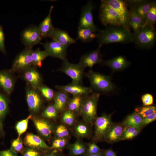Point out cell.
<instances>
[{"instance_id":"cell-1","label":"cell","mask_w":156,"mask_h":156,"mask_svg":"<svg viewBox=\"0 0 156 156\" xmlns=\"http://www.w3.org/2000/svg\"><path fill=\"white\" fill-rule=\"evenodd\" d=\"M98 34L99 45L116 43H127L133 41V34L123 26H108Z\"/></svg>"},{"instance_id":"cell-2","label":"cell","mask_w":156,"mask_h":156,"mask_svg":"<svg viewBox=\"0 0 156 156\" xmlns=\"http://www.w3.org/2000/svg\"><path fill=\"white\" fill-rule=\"evenodd\" d=\"M90 94L83 97L80 112L85 121L92 124L97 117V105L100 94L94 92Z\"/></svg>"},{"instance_id":"cell-3","label":"cell","mask_w":156,"mask_h":156,"mask_svg":"<svg viewBox=\"0 0 156 156\" xmlns=\"http://www.w3.org/2000/svg\"><path fill=\"white\" fill-rule=\"evenodd\" d=\"M89 79L92 89L103 92L114 91L116 86L111 81V76L106 75L92 70H90L85 74Z\"/></svg>"},{"instance_id":"cell-4","label":"cell","mask_w":156,"mask_h":156,"mask_svg":"<svg viewBox=\"0 0 156 156\" xmlns=\"http://www.w3.org/2000/svg\"><path fill=\"white\" fill-rule=\"evenodd\" d=\"M133 34V41L137 46L140 48L150 49L154 44L156 39L154 26L148 25L142 27Z\"/></svg>"},{"instance_id":"cell-5","label":"cell","mask_w":156,"mask_h":156,"mask_svg":"<svg viewBox=\"0 0 156 156\" xmlns=\"http://www.w3.org/2000/svg\"><path fill=\"white\" fill-rule=\"evenodd\" d=\"M99 19L101 24L106 27L108 26H123L120 18L113 9L101 1Z\"/></svg>"},{"instance_id":"cell-6","label":"cell","mask_w":156,"mask_h":156,"mask_svg":"<svg viewBox=\"0 0 156 156\" xmlns=\"http://www.w3.org/2000/svg\"><path fill=\"white\" fill-rule=\"evenodd\" d=\"M85 69L79 63H70L66 58L63 60L62 66L58 70L64 73L70 78L72 80V82L80 84Z\"/></svg>"},{"instance_id":"cell-7","label":"cell","mask_w":156,"mask_h":156,"mask_svg":"<svg viewBox=\"0 0 156 156\" xmlns=\"http://www.w3.org/2000/svg\"><path fill=\"white\" fill-rule=\"evenodd\" d=\"M32 49L25 48L15 57L9 70L12 73H21L32 66L31 52Z\"/></svg>"},{"instance_id":"cell-8","label":"cell","mask_w":156,"mask_h":156,"mask_svg":"<svg viewBox=\"0 0 156 156\" xmlns=\"http://www.w3.org/2000/svg\"><path fill=\"white\" fill-rule=\"evenodd\" d=\"M111 116V115L104 114L95 119L94 138L96 140L99 141L105 139L113 123Z\"/></svg>"},{"instance_id":"cell-9","label":"cell","mask_w":156,"mask_h":156,"mask_svg":"<svg viewBox=\"0 0 156 156\" xmlns=\"http://www.w3.org/2000/svg\"><path fill=\"white\" fill-rule=\"evenodd\" d=\"M94 5L92 1H88L82 8L78 28L89 29L94 32L99 31L93 21L92 11Z\"/></svg>"},{"instance_id":"cell-10","label":"cell","mask_w":156,"mask_h":156,"mask_svg":"<svg viewBox=\"0 0 156 156\" xmlns=\"http://www.w3.org/2000/svg\"><path fill=\"white\" fill-rule=\"evenodd\" d=\"M26 98L29 108L31 112L36 113L40 110L43 104V97L37 89L27 84Z\"/></svg>"},{"instance_id":"cell-11","label":"cell","mask_w":156,"mask_h":156,"mask_svg":"<svg viewBox=\"0 0 156 156\" xmlns=\"http://www.w3.org/2000/svg\"><path fill=\"white\" fill-rule=\"evenodd\" d=\"M101 1L115 10L119 16L123 27L129 29L128 22L129 13L125 1L103 0Z\"/></svg>"},{"instance_id":"cell-12","label":"cell","mask_w":156,"mask_h":156,"mask_svg":"<svg viewBox=\"0 0 156 156\" xmlns=\"http://www.w3.org/2000/svg\"><path fill=\"white\" fill-rule=\"evenodd\" d=\"M21 40L26 48L32 49L36 44L40 43L41 39L38 27L31 25L25 29L22 32Z\"/></svg>"},{"instance_id":"cell-13","label":"cell","mask_w":156,"mask_h":156,"mask_svg":"<svg viewBox=\"0 0 156 156\" xmlns=\"http://www.w3.org/2000/svg\"><path fill=\"white\" fill-rule=\"evenodd\" d=\"M44 51L48 56L59 58L63 60L66 59L67 47L57 41L52 40L43 44Z\"/></svg>"},{"instance_id":"cell-14","label":"cell","mask_w":156,"mask_h":156,"mask_svg":"<svg viewBox=\"0 0 156 156\" xmlns=\"http://www.w3.org/2000/svg\"><path fill=\"white\" fill-rule=\"evenodd\" d=\"M20 73L22 78L32 88L37 89L42 84V78L36 67L32 65Z\"/></svg>"},{"instance_id":"cell-15","label":"cell","mask_w":156,"mask_h":156,"mask_svg":"<svg viewBox=\"0 0 156 156\" xmlns=\"http://www.w3.org/2000/svg\"><path fill=\"white\" fill-rule=\"evenodd\" d=\"M101 47L99 45L96 49L83 55L80 58L79 63L85 68L88 67L91 69L95 64L101 63L103 61L100 51Z\"/></svg>"},{"instance_id":"cell-16","label":"cell","mask_w":156,"mask_h":156,"mask_svg":"<svg viewBox=\"0 0 156 156\" xmlns=\"http://www.w3.org/2000/svg\"><path fill=\"white\" fill-rule=\"evenodd\" d=\"M15 80L10 70H0V89L7 96H9L14 89Z\"/></svg>"},{"instance_id":"cell-17","label":"cell","mask_w":156,"mask_h":156,"mask_svg":"<svg viewBox=\"0 0 156 156\" xmlns=\"http://www.w3.org/2000/svg\"><path fill=\"white\" fill-rule=\"evenodd\" d=\"M55 88L59 90L62 91L73 96H83L91 94L93 89L91 87L83 86L80 84L73 82L64 86H57Z\"/></svg>"},{"instance_id":"cell-18","label":"cell","mask_w":156,"mask_h":156,"mask_svg":"<svg viewBox=\"0 0 156 156\" xmlns=\"http://www.w3.org/2000/svg\"><path fill=\"white\" fill-rule=\"evenodd\" d=\"M53 8V6H51L48 14L38 27L41 39L47 37L51 38L55 29L53 25L51 18Z\"/></svg>"},{"instance_id":"cell-19","label":"cell","mask_w":156,"mask_h":156,"mask_svg":"<svg viewBox=\"0 0 156 156\" xmlns=\"http://www.w3.org/2000/svg\"><path fill=\"white\" fill-rule=\"evenodd\" d=\"M24 143L29 147L37 150L49 149L50 147L39 136L31 133L27 134L24 138Z\"/></svg>"},{"instance_id":"cell-20","label":"cell","mask_w":156,"mask_h":156,"mask_svg":"<svg viewBox=\"0 0 156 156\" xmlns=\"http://www.w3.org/2000/svg\"><path fill=\"white\" fill-rule=\"evenodd\" d=\"M101 63L109 67L113 72L122 70L131 64V62L128 61L125 57L122 55L103 61Z\"/></svg>"},{"instance_id":"cell-21","label":"cell","mask_w":156,"mask_h":156,"mask_svg":"<svg viewBox=\"0 0 156 156\" xmlns=\"http://www.w3.org/2000/svg\"><path fill=\"white\" fill-rule=\"evenodd\" d=\"M50 38L67 47L70 44L76 42V40L72 38L67 31L58 28H55Z\"/></svg>"},{"instance_id":"cell-22","label":"cell","mask_w":156,"mask_h":156,"mask_svg":"<svg viewBox=\"0 0 156 156\" xmlns=\"http://www.w3.org/2000/svg\"><path fill=\"white\" fill-rule=\"evenodd\" d=\"M123 125V124L113 123L105 139L110 143L121 140L123 131L125 127Z\"/></svg>"},{"instance_id":"cell-23","label":"cell","mask_w":156,"mask_h":156,"mask_svg":"<svg viewBox=\"0 0 156 156\" xmlns=\"http://www.w3.org/2000/svg\"><path fill=\"white\" fill-rule=\"evenodd\" d=\"M33 120L36 129L41 135L46 138L50 136L52 128L49 122L44 119L37 118H33Z\"/></svg>"},{"instance_id":"cell-24","label":"cell","mask_w":156,"mask_h":156,"mask_svg":"<svg viewBox=\"0 0 156 156\" xmlns=\"http://www.w3.org/2000/svg\"><path fill=\"white\" fill-rule=\"evenodd\" d=\"M69 97L68 94L62 91L59 90L55 93L53 105L58 112L64 109L68 102Z\"/></svg>"},{"instance_id":"cell-25","label":"cell","mask_w":156,"mask_h":156,"mask_svg":"<svg viewBox=\"0 0 156 156\" xmlns=\"http://www.w3.org/2000/svg\"><path fill=\"white\" fill-rule=\"evenodd\" d=\"M129 13V24L133 30V34H134L142 27L144 21L135 13L133 8H131Z\"/></svg>"},{"instance_id":"cell-26","label":"cell","mask_w":156,"mask_h":156,"mask_svg":"<svg viewBox=\"0 0 156 156\" xmlns=\"http://www.w3.org/2000/svg\"><path fill=\"white\" fill-rule=\"evenodd\" d=\"M154 1L141 0L140 2L133 8L135 13L144 21L146 14Z\"/></svg>"},{"instance_id":"cell-27","label":"cell","mask_w":156,"mask_h":156,"mask_svg":"<svg viewBox=\"0 0 156 156\" xmlns=\"http://www.w3.org/2000/svg\"><path fill=\"white\" fill-rule=\"evenodd\" d=\"M98 34L96 32L88 28H78L77 39L83 42H89L97 38Z\"/></svg>"},{"instance_id":"cell-28","label":"cell","mask_w":156,"mask_h":156,"mask_svg":"<svg viewBox=\"0 0 156 156\" xmlns=\"http://www.w3.org/2000/svg\"><path fill=\"white\" fill-rule=\"evenodd\" d=\"M8 111V100L0 89V127L3 131V121Z\"/></svg>"},{"instance_id":"cell-29","label":"cell","mask_w":156,"mask_h":156,"mask_svg":"<svg viewBox=\"0 0 156 156\" xmlns=\"http://www.w3.org/2000/svg\"><path fill=\"white\" fill-rule=\"evenodd\" d=\"M143 118L140 115L134 112L126 117L123 124L125 127L129 126L141 129Z\"/></svg>"},{"instance_id":"cell-30","label":"cell","mask_w":156,"mask_h":156,"mask_svg":"<svg viewBox=\"0 0 156 156\" xmlns=\"http://www.w3.org/2000/svg\"><path fill=\"white\" fill-rule=\"evenodd\" d=\"M31 56L32 65L39 68L42 67L43 61L48 56L44 50L42 51L39 48L35 50H32Z\"/></svg>"},{"instance_id":"cell-31","label":"cell","mask_w":156,"mask_h":156,"mask_svg":"<svg viewBox=\"0 0 156 156\" xmlns=\"http://www.w3.org/2000/svg\"><path fill=\"white\" fill-rule=\"evenodd\" d=\"M69 150L70 155L75 156L84 154L86 153L87 149L82 142L77 140L70 145Z\"/></svg>"},{"instance_id":"cell-32","label":"cell","mask_w":156,"mask_h":156,"mask_svg":"<svg viewBox=\"0 0 156 156\" xmlns=\"http://www.w3.org/2000/svg\"><path fill=\"white\" fill-rule=\"evenodd\" d=\"M156 22V3L154 1L146 14L142 27L148 25L154 26Z\"/></svg>"},{"instance_id":"cell-33","label":"cell","mask_w":156,"mask_h":156,"mask_svg":"<svg viewBox=\"0 0 156 156\" xmlns=\"http://www.w3.org/2000/svg\"><path fill=\"white\" fill-rule=\"evenodd\" d=\"M83 96L80 95L73 96L68 103V109L73 112L79 111L81 107Z\"/></svg>"},{"instance_id":"cell-34","label":"cell","mask_w":156,"mask_h":156,"mask_svg":"<svg viewBox=\"0 0 156 156\" xmlns=\"http://www.w3.org/2000/svg\"><path fill=\"white\" fill-rule=\"evenodd\" d=\"M121 138V140L133 139L137 135L141 129L132 127H125Z\"/></svg>"},{"instance_id":"cell-35","label":"cell","mask_w":156,"mask_h":156,"mask_svg":"<svg viewBox=\"0 0 156 156\" xmlns=\"http://www.w3.org/2000/svg\"><path fill=\"white\" fill-rule=\"evenodd\" d=\"M143 118L156 112L155 106H144L136 108L135 112Z\"/></svg>"},{"instance_id":"cell-36","label":"cell","mask_w":156,"mask_h":156,"mask_svg":"<svg viewBox=\"0 0 156 156\" xmlns=\"http://www.w3.org/2000/svg\"><path fill=\"white\" fill-rule=\"evenodd\" d=\"M32 116L31 114H30L26 118L19 121L16 124L15 129L18 134V138H20L21 135L26 132L29 121Z\"/></svg>"},{"instance_id":"cell-37","label":"cell","mask_w":156,"mask_h":156,"mask_svg":"<svg viewBox=\"0 0 156 156\" xmlns=\"http://www.w3.org/2000/svg\"><path fill=\"white\" fill-rule=\"evenodd\" d=\"M41 95L47 100L50 101L53 99L55 93L50 88L42 84L37 89Z\"/></svg>"},{"instance_id":"cell-38","label":"cell","mask_w":156,"mask_h":156,"mask_svg":"<svg viewBox=\"0 0 156 156\" xmlns=\"http://www.w3.org/2000/svg\"><path fill=\"white\" fill-rule=\"evenodd\" d=\"M75 132L76 135L78 137H83L88 135L89 129L86 125L81 123L78 124L76 127Z\"/></svg>"},{"instance_id":"cell-39","label":"cell","mask_w":156,"mask_h":156,"mask_svg":"<svg viewBox=\"0 0 156 156\" xmlns=\"http://www.w3.org/2000/svg\"><path fill=\"white\" fill-rule=\"evenodd\" d=\"M57 110L53 105L47 106L43 112L42 116L46 118L53 119L55 118L57 116Z\"/></svg>"},{"instance_id":"cell-40","label":"cell","mask_w":156,"mask_h":156,"mask_svg":"<svg viewBox=\"0 0 156 156\" xmlns=\"http://www.w3.org/2000/svg\"><path fill=\"white\" fill-rule=\"evenodd\" d=\"M62 119L65 124L68 125H72L75 120L74 112L68 109L65 110L63 114Z\"/></svg>"},{"instance_id":"cell-41","label":"cell","mask_w":156,"mask_h":156,"mask_svg":"<svg viewBox=\"0 0 156 156\" xmlns=\"http://www.w3.org/2000/svg\"><path fill=\"white\" fill-rule=\"evenodd\" d=\"M11 148L16 153H23L24 150L21 139L17 138L14 140L11 143Z\"/></svg>"},{"instance_id":"cell-42","label":"cell","mask_w":156,"mask_h":156,"mask_svg":"<svg viewBox=\"0 0 156 156\" xmlns=\"http://www.w3.org/2000/svg\"><path fill=\"white\" fill-rule=\"evenodd\" d=\"M55 133L58 138H64L68 135L69 132L68 129L64 125H61L56 128Z\"/></svg>"},{"instance_id":"cell-43","label":"cell","mask_w":156,"mask_h":156,"mask_svg":"<svg viewBox=\"0 0 156 156\" xmlns=\"http://www.w3.org/2000/svg\"><path fill=\"white\" fill-rule=\"evenodd\" d=\"M66 144V140L64 138H58L53 142L50 149H60L64 148Z\"/></svg>"},{"instance_id":"cell-44","label":"cell","mask_w":156,"mask_h":156,"mask_svg":"<svg viewBox=\"0 0 156 156\" xmlns=\"http://www.w3.org/2000/svg\"><path fill=\"white\" fill-rule=\"evenodd\" d=\"M142 102L144 106H150L153 103V99L152 95L148 93L143 95L141 98Z\"/></svg>"},{"instance_id":"cell-45","label":"cell","mask_w":156,"mask_h":156,"mask_svg":"<svg viewBox=\"0 0 156 156\" xmlns=\"http://www.w3.org/2000/svg\"><path fill=\"white\" fill-rule=\"evenodd\" d=\"M0 51L5 55L6 51L5 44V36L3 30V26L0 25Z\"/></svg>"},{"instance_id":"cell-46","label":"cell","mask_w":156,"mask_h":156,"mask_svg":"<svg viewBox=\"0 0 156 156\" xmlns=\"http://www.w3.org/2000/svg\"><path fill=\"white\" fill-rule=\"evenodd\" d=\"M101 152V150L94 142L90 144L87 149V154H94L98 153Z\"/></svg>"},{"instance_id":"cell-47","label":"cell","mask_w":156,"mask_h":156,"mask_svg":"<svg viewBox=\"0 0 156 156\" xmlns=\"http://www.w3.org/2000/svg\"><path fill=\"white\" fill-rule=\"evenodd\" d=\"M156 119V113L148 115L143 118L142 127L155 120Z\"/></svg>"},{"instance_id":"cell-48","label":"cell","mask_w":156,"mask_h":156,"mask_svg":"<svg viewBox=\"0 0 156 156\" xmlns=\"http://www.w3.org/2000/svg\"><path fill=\"white\" fill-rule=\"evenodd\" d=\"M22 153L23 156H40L38 151L29 147L24 150Z\"/></svg>"},{"instance_id":"cell-49","label":"cell","mask_w":156,"mask_h":156,"mask_svg":"<svg viewBox=\"0 0 156 156\" xmlns=\"http://www.w3.org/2000/svg\"><path fill=\"white\" fill-rule=\"evenodd\" d=\"M0 156H18L17 153L10 148L6 150L0 151Z\"/></svg>"},{"instance_id":"cell-50","label":"cell","mask_w":156,"mask_h":156,"mask_svg":"<svg viewBox=\"0 0 156 156\" xmlns=\"http://www.w3.org/2000/svg\"><path fill=\"white\" fill-rule=\"evenodd\" d=\"M103 153L104 156H116V153L111 148L105 150Z\"/></svg>"},{"instance_id":"cell-51","label":"cell","mask_w":156,"mask_h":156,"mask_svg":"<svg viewBox=\"0 0 156 156\" xmlns=\"http://www.w3.org/2000/svg\"><path fill=\"white\" fill-rule=\"evenodd\" d=\"M86 156H104L103 152L102 151L98 153L94 154H88Z\"/></svg>"},{"instance_id":"cell-52","label":"cell","mask_w":156,"mask_h":156,"mask_svg":"<svg viewBox=\"0 0 156 156\" xmlns=\"http://www.w3.org/2000/svg\"><path fill=\"white\" fill-rule=\"evenodd\" d=\"M56 153V152L54 151L52 153L47 154L45 155L44 156H60Z\"/></svg>"},{"instance_id":"cell-53","label":"cell","mask_w":156,"mask_h":156,"mask_svg":"<svg viewBox=\"0 0 156 156\" xmlns=\"http://www.w3.org/2000/svg\"><path fill=\"white\" fill-rule=\"evenodd\" d=\"M2 133V134H3V131H2V130H1V129L0 127V134Z\"/></svg>"}]
</instances>
